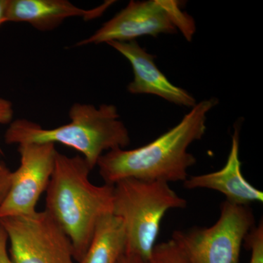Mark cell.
Listing matches in <instances>:
<instances>
[{"label": "cell", "instance_id": "cell-6", "mask_svg": "<svg viewBox=\"0 0 263 263\" xmlns=\"http://www.w3.org/2000/svg\"><path fill=\"white\" fill-rule=\"evenodd\" d=\"M13 263H76L70 238L46 211L0 219Z\"/></svg>", "mask_w": 263, "mask_h": 263}, {"label": "cell", "instance_id": "cell-18", "mask_svg": "<svg viewBox=\"0 0 263 263\" xmlns=\"http://www.w3.org/2000/svg\"><path fill=\"white\" fill-rule=\"evenodd\" d=\"M117 263H146V261L136 254L125 252L122 254Z\"/></svg>", "mask_w": 263, "mask_h": 263}, {"label": "cell", "instance_id": "cell-17", "mask_svg": "<svg viewBox=\"0 0 263 263\" xmlns=\"http://www.w3.org/2000/svg\"><path fill=\"white\" fill-rule=\"evenodd\" d=\"M8 240L4 228L0 224V263H13L8 249Z\"/></svg>", "mask_w": 263, "mask_h": 263}, {"label": "cell", "instance_id": "cell-14", "mask_svg": "<svg viewBox=\"0 0 263 263\" xmlns=\"http://www.w3.org/2000/svg\"><path fill=\"white\" fill-rule=\"evenodd\" d=\"M245 243L251 251L249 263H263V222L259 221L258 224L251 230L246 237Z\"/></svg>", "mask_w": 263, "mask_h": 263}, {"label": "cell", "instance_id": "cell-3", "mask_svg": "<svg viewBox=\"0 0 263 263\" xmlns=\"http://www.w3.org/2000/svg\"><path fill=\"white\" fill-rule=\"evenodd\" d=\"M70 122L46 129L27 119L10 123L5 134L7 144L56 143L80 152L91 169L99 159L110 151L124 148L130 143L129 132L120 120L117 107L103 104L75 103L69 112Z\"/></svg>", "mask_w": 263, "mask_h": 263}, {"label": "cell", "instance_id": "cell-16", "mask_svg": "<svg viewBox=\"0 0 263 263\" xmlns=\"http://www.w3.org/2000/svg\"><path fill=\"white\" fill-rule=\"evenodd\" d=\"M13 115L14 110L11 102L6 99L0 98V124L13 122Z\"/></svg>", "mask_w": 263, "mask_h": 263}, {"label": "cell", "instance_id": "cell-7", "mask_svg": "<svg viewBox=\"0 0 263 263\" xmlns=\"http://www.w3.org/2000/svg\"><path fill=\"white\" fill-rule=\"evenodd\" d=\"M181 3L174 0L130 1L126 8L76 46L129 42L141 36L174 34L181 18Z\"/></svg>", "mask_w": 263, "mask_h": 263}, {"label": "cell", "instance_id": "cell-13", "mask_svg": "<svg viewBox=\"0 0 263 263\" xmlns=\"http://www.w3.org/2000/svg\"><path fill=\"white\" fill-rule=\"evenodd\" d=\"M146 263H191L174 240L157 243Z\"/></svg>", "mask_w": 263, "mask_h": 263}, {"label": "cell", "instance_id": "cell-2", "mask_svg": "<svg viewBox=\"0 0 263 263\" xmlns=\"http://www.w3.org/2000/svg\"><path fill=\"white\" fill-rule=\"evenodd\" d=\"M91 171L82 156L57 152L46 191L45 211L70 238L76 262L86 253L99 221L113 214L114 185L91 183Z\"/></svg>", "mask_w": 263, "mask_h": 263}, {"label": "cell", "instance_id": "cell-1", "mask_svg": "<svg viewBox=\"0 0 263 263\" xmlns=\"http://www.w3.org/2000/svg\"><path fill=\"white\" fill-rule=\"evenodd\" d=\"M219 100L197 103L181 122L148 144L126 150L110 151L99 159V174L107 184L126 179L171 183L186 181L188 170L197 162L188 148L202 139L206 130L207 114Z\"/></svg>", "mask_w": 263, "mask_h": 263}, {"label": "cell", "instance_id": "cell-10", "mask_svg": "<svg viewBox=\"0 0 263 263\" xmlns=\"http://www.w3.org/2000/svg\"><path fill=\"white\" fill-rule=\"evenodd\" d=\"M240 129L235 126L232 145L224 167L215 172L190 176L183 181L188 190L208 189L222 193L227 201L248 206L252 202H262L263 193L254 187L243 177L239 157Z\"/></svg>", "mask_w": 263, "mask_h": 263}, {"label": "cell", "instance_id": "cell-12", "mask_svg": "<svg viewBox=\"0 0 263 263\" xmlns=\"http://www.w3.org/2000/svg\"><path fill=\"white\" fill-rule=\"evenodd\" d=\"M126 245L122 220L109 214L99 221L86 253L77 263H117L125 252Z\"/></svg>", "mask_w": 263, "mask_h": 263}, {"label": "cell", "instance_id": "cell-11", "mask_svg": "<svg viewBox=\"0 0 263 263\" xmlns=\"http://www.w3.org/2000/svg\"><path fill=\"white\" fill-rule=\"evenodd\" d=\"M114 3L106 1L97 8L86 10L67 0H10L8 22L27 23L37 30L47 32L72 17L86 22L98 18Z\"/></svg>", "mask_w": 263, "mask_h": 263}, {"label": "cell", "instance_id": "cell-19", "mask_svg": "<svg viewBox=\"0 0 263 263\" xmlns=\"http://www.w3.org/2000/svg\"><path fill=\"white\" fill-rule=\"evenodd\" d=\"M9 3L10 0H0V27L5 22H8Z\"/></svg>", "mask_w": 263, "mask_h": 263}, {"label": "cell", "instance_id": "cell-4", "mask_svg": "<svg viewBox=\"0 0 263 263\" xmlns=\"http://www.w3.org/2000/svg\"><path fill=\"white\" fill-rule=\"evenodd\" d=\"M187 201L175 193L168 183L126 179L114 185V215L125 231V252L145 261L157 245L161 223L171 209H185Z\"/></svg>", "mask_w": 263, "mask_h": 263}, {"label": "cell", "instance_id": "cell-5", "mask_svg": "<svg viewBox=\"0 0 263 263\" xmlns=\"http://www.w3.org/2000/svg\"><path fill=\"white\" fill-rule=\"evenodd\" d=\"M254 226V214L248 206L226 200L215 224L174 231L171 239L191 263H239L242 246Z\"/></svg>", "mask_w": 263, "mask_h": 263}, {"label": "cell", "instance_id": "cell-8", "mask_svg": "<svg viewBox=\"0 0 263 263\" xmlns=\"http://www.w3.org/2000/svg\"><path fill=\"white\" fill-rule=\"evenodd\" d=\"M20 165L12 172L8 195L0 208V219L31 215L36 212L38 200L47 190L57 151L53 143L18 145Z\"/></svg>", "mask_w": 263, "mask_h": 263}, {"label": "cell", "instance_id": "cell-15", "mask_svg": "<svg viewBox=\"0 0 263 263\" xmlns=\"http://www.w3.org/2000/svg\"><path fill=\"white\" fill-rule=\"evenodd\" d=\"M12 171L5 165L4 162L0 159V208L4 202L10 184H11Z\"/></svg>", "mask_w": 263, "mask_h": 263}, {"label": "cell", "instance_id": "cell-9", "mask_svg": "<svg viewBox=\"0 0 263 263\" xmlns=\"http://www.w3.org/2000/svg\"><path fill=\"white\" fill-rule=\"evenodd\" d=\"M107 44L125 57L133 67L134 79L128 85L129 93L154 95L169 103L191 108L196 105L193 95L172 84L156 65L155 57L148 53L136 41H113Z\"/></svg>", "mask_w": 263, "mask_h": 263}]
</instances>
